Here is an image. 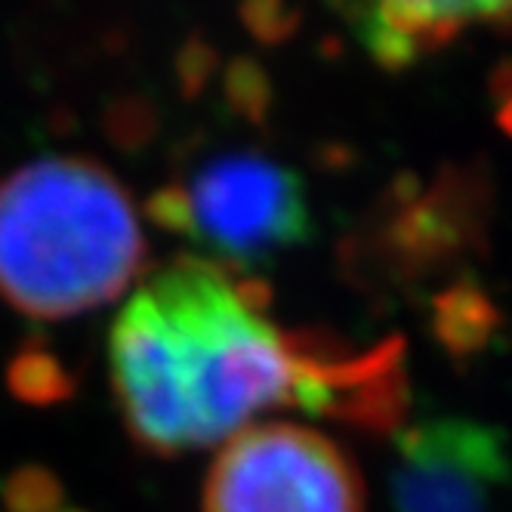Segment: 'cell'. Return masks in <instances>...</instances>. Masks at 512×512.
Instances as JSON below:
<instances>
[{
	"label": "cell",
	"instance_id": "277c9868",
	"mask_svg": "<svg viewBox=\"0 0 512 512\" xmlns=\"http://www.w3.org/2000/svg\"><path fill=\"white\" fill-rule=\"evenodd\" d=\"M352 457L300 423H250L219 448L204 512H361Z\"/></svg>",
	"mask_w": 512,
	"mask_h": 512
},
{
	"label": "cell",
	"instance_id": "ba28073f",
	"mask_svg": "<svg viewBox=\"0 0 512 512\" xmlns=\"http://www.w3.org/2000/svg\"><path fill=\"white\" fill-rule=\"evenodd\" d=\"M4 500L10 512H65L59 479L41 466L16 469L4 485Z\"/></svg>",
	"mask_w": 512,
	"mask_h": 512
},
{
	"label": "cell",
	"instance_id": "5b68a950",
	"mask_svg": "<svg viewBox=\"0 0 512 512\" xmlns=\"http://www.w3.org/2000/svg\"><path fill=\"white\" fill-rule=\"evenodd\" d=\"M398 512H512V454L500 429L442 417L411 426L392 472Z\"/></svg>",
	"mask_w": 512,
	"mask_h": 512
},
{
	"label": "cell",
	"instance_id": "7a4b0ae2",
	"mask_svg": "<svg viewBox=\"0 0 512 512\" xmlns=\"http://www.w3.org/2000/svg\"><path fill=\"white\" fill-rule=\"evenodd\" d=\"M142 266L139 213L102 164L50 155L0 182V297L22 315L90 312L121 297Z\"/></svg>",
	"mask_w": 512,
	"mask_h": 512
},
{
	"label": "cell",
	"instance_id": "6da1fadb",
	"mask_svg": "<svg viewBox=\"0 0 512 512\" xmlns=\"http://www.w3.org/2000/svg\"><path fill=\"white\" fill-rule=\"evenodd\" d=\"M269 287L207 256H176L112 327V383L133 438L155 454L229 442L272 408L337 417L349 352L269 318Z\"/></svg>",
	"mask_w": 512,
	"mask_h": 512
},
{
	"label": "cell",
	"instance_id": "8992f818",
	"mask_svg": "<svg viewBox=\"0 0 512 512\" xmlns=\"http://www.w3.org/2000/svg\"><path fill=\"white\" fill-rule=\"evenodd\" d=\"M358 41L383 68H408L457 41L466 28H512V4H377L343 10Z\"/></svg>",
	"mask_w": 512,
	"mask_h": 512
},
{
	"label": "cell",
	"instance_id": "3957f363",
	"mask_svg": "<svg viewBox=\"0 0 512 512\" xmlns=\"http://www.w3.org/2000/svg\"><path fill=\"white\" fill-rule=\"evenodd\" d=\"M149 216L207 260L250 275L312 235L303 179L260 152H223L149 198Z\"/></svg>",
	"mask_w": 512,
	"mask_h": 512
},
{
	"label": "cell",
	"instance_id": "9c48e42d",
	"mask_svg": "<svg viewBox=\"0 0 512 512\" xmlns=\"http://www.w3.org/2000/svg\"><path fill=\"white\" fill-rule=\"evenodd\" d=\"M442 331L451 346H466L469 337L482 340L488 334V303L479 294H460V300L442 312Z\"/></svg>",
	"mask_w": 512,
	"mask_h": 512
},
{
	"label": "cell",
	"instance_id": "52a82bcc",
	"mask_svg": "<svg viewBox=\"0 0 512 512\" xmlns=\"http://www.w3.org/2000/svg\"><path fill=\"white\" fill-rule=\"evenodd\" d=\"M7 386L28 405H56L71 395V380L62 361L41 346H25L7 368Z\"/></svg>",
	"mask_w": 512,
	"mask_h": 512
}]
</instances>
